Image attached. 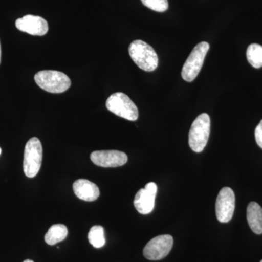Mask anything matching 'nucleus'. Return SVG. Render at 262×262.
<instances>
[{"label": "nucleus", "mask_w": 262, "mask_h": 262, "mask_svg": "<svg viewBox=\"0 0 262 262\" xmlns=\"http://www.w3.org/2000/svg\"><path fill=\"white\" fill-rule=\"evenodd\" d=\"M88 237H89L90 244L92 245L94 248H102L106 244L104 229L101 226L96 225L91 227Z\"/></svg>", "instance_id": "nucleus-16"}, {"label": "nucleus", "mask_w": 262, "mask_h": 262, "mask_svg": "<svg viewBox=\"0 0 262 262\" xmlns=\"http://www.w3.org/2000/svg\"><path fill=\"white\" fill-rule=\"evenodd\" d=\"M1 58H2V50H1V44H0V63H1Z\"/></svg>", "instance_id": "nucleus-19"}, {"label": "nucleus", "mask_w": 262, "mask_h": 262, "mask_svg": "<svg viewBox=\"0 0 262 262\" xmlns=\"http://www.w3.org/2000/svg\"><path fill=\"white\" fill-rule=\"evenodd\" d=\"M211 132V119L203 113L193 122L189 133V145L194 152H201L207 145Z\"/></svg>", "instance_id": "nucleus-3"}, {"label": "nucleus", "mask_w": 262, "mask_h": 262, "mask_svg": "<svg viewBox=\"0 0 262 262\" xmlns=\"http://www.w3.org/2000/svg\"><path fill=\"white\" fill-rule=\"evenodd\" d=\"M91 160L99 167L116 168L127 163V156L125 152L117 150H101L91 153Z\"/></svg>", "instance_id": "nucleus-9"}, {"label": "nucleus", "mask_w": 262, "mask_h": 262, "mask_svg": "<svg viewBox=\"0 0 262 262\" xmlns=\"http://www.w3.org/2000/svg\"><path fill=\"white\" fill-rule=\"evenodd\" d=\"M23 262H34V261H33L32 260L27 259V260H25V261H24Z\"/></svg>", "instance_id": "nucleus-20"}, {"label": "nucleus", "mask_w": 262, "mask_h": 262, "mask_svg": "<svg viewBox=\"0 0 262 262\" xmlns=\"http://www.w3.org/2000/svg\"><path fill=\"white\" fill-rule=\"evenodd\" d=\"M209 48L208 42H202L192 50L182 68V77L184 80L192 82L198 77Z\"/></svg>", "instance_id": "nucleus-6"}, {"label": "nucleus", "mask_w": 262, "mask_h": 262, "mask_svg": "<svg viewBox=\"0 0 262 262\" xmlns=\"http://www.w3.org/2000/svg\"><path fill=\"white\" fill-rule=\"evenodd\" d=\"M255 139L258 145L262 149V120L255 130Z\"/></svg>", "instance_id": "nucleus-18"}, {"label": "nucleus", "mask_w": 262, "mask_h": 262, "mask_svg": "<svg viewBox=\"0 0 262 262\" xmlns=\"http://www.w3.org/2000/svg\"><path fill=\"white\" fill-rule=\"evenodd\" d=\"M260 262H262V260H261V261H260Z\"/></svg>", "instance_id": "nucleus-22"}, {"label": "nucleus", "mask_w": 262, "mask_h": 262, "mask_svg": "<svg viewBox=\"0 0 262 262\" xmlns=\"http://www.w3.org/2000/svg\"><path fill=\"white\" fill-rule=\"evenodd\" d=\"M173 239L170 234L157 236L146 245L144 256L147 259L157 261L168 256L173 248Z\"/></svg>", "instance_id": "nucleus-7"}, {"label": "nucleus", "mask_w": 262, "mask_h": 262, "mask_svg": "<svg viewBox=\"0 0 262 262\" xmlns=\"http://www.w3.org/2000/svg\"><path fill=\"white\" fill-rule=\"evenodd\" d=\"M248 61L256 69L262 67V46L258 44H251L246 52Z\"/></svg>", "instance_id": "nucleus-15"}, {"label": "nucleus", "mask_w": 262, "mask_h": 262, "mask_svg": "<svg viewBox=\"0 0 262 262\" xmlns=\"http://www.w3.org/2000/svg\"><path fill=\"white\" fill-rule=\"evenodd\" d=\"M73 190L79 199L84 201H96L100 195L98 186L87 179H78L75 181L73 184Z\"/></svg>", "instance_id": "nucleus-12"}, {"label": "nucleus", "mask_w": 262, "mask_h": 262, "mask_svg": "<svg viewBox=\"0 0 262 262\" xmlns=\"http://www.w3.org/2000/svg\"><path fill=\"white\" fill-rule=\"evenodd\" d=\"M108 111L130 121H136L139 117V110L130 98L121 92L115 93L106 100Z\"/></svg>", "instance_id": "nucleus-4"}, {"label": "nucleus", "mask_w": 262, "mask_h": 262, "mask_svg": "<svg viewBox=\"0 0 262 262\" xmlns=\"http://www.w3.org/2000/svg\"><path fill=\"white\" fill-rule=\"evenodd\" d=\"M158 192V186L154 182H149L144 189L136 193L134 206L141 214L146 215L152 212L155 208V198Z\"/></svg>", "instance_id": "nucleus-10"}, {"label": "nucleus", "mask_w": 262, "mask_h": 262, "mask_svg": "<svg viewBox=\"0 0 262 262\" xmlns=\"http://www.w3.org/2000/svg\"><path fill=\"white\" fill-rule=\"evenodd\" d=\"M129 55L141 70L153 72L158 67V56L151 46L144 41L137 39L131 42Z\"/></svg>", "instance_id": "nucleus-1"}, {"label": "nucleus", "mask_w": 262, "mask_h": 262, "mask_svg": "<svg viewBox=\"0 0 262 262\" xmlns=\"http://www.w3.org/2000/svg\"><path fill=\"white\" fill-rule=\"evenodd\" d=\"M235 208V195L229 187H224L217 196L215 214L221 223H228L233 216Z\"/></svg>", "instance_id": "nucleus-8"}, {"label": "nucleus", "mask_w": 262, "mask_h": 262, "mask_svg": "<svg viewBox=\"0 0 262 262\" xmlns=\"http://www.w3.org/2000/svg\"><path fill=\"white\" fill-rule=\"evenodd\" d=\"M42 160V146L36 137L29 139L24 149V171L29 178H34L40 170Z\"/></svg>", "instance_id": "nucleus-5"}, {"label": "nucleus", "mask_w": 262, "mask_h": 262, "mask_svg": "<svg viewBox=\"0 0 262 262\" xmlns=\"http://www.w3.org/2000/svg\"><path fill=\"white\" fill-rule=\"evenodd\" d=\"M247 220L249 227L255 234H262V208L257 203L251 202L248 205Z\"/></svg>", "instance_id": "nucleus-13"}, {"label": "nucleus", "mask_w": 262, "mask_h": 262, "mask_svg": "<svg viewBox=\"0 0 262 262\" xmlns=\"http://www.w3.org/2000/svg\"><path fill=\"white\" fill-rule=\"evenodd\" d=\"M15 27L18 30L34 36L46 35L49 29L46 19L33 15H27L17 19Z\"/></svg>", "instance_id": "nucleus-11"}, {"label": "nucleus", "mask_w": 262, "mask_h": 262, "mask_svg": "<svg viewBox=\"0 0 262 262\" xmlns=\"http://www.w3.org/2000/svg\"><path fill=\"white\" fill-rule=\"evenodd\" d=\"M1 153H2V149H1V148H0V155H1Z\"/></svg>", "instance_id": "nucleus-21"}, {"label": "nucleus", "mask_w": 262, "mask_h": 262, "mask_svg": "<svg viewBox=\"0 0 262 262\" xmlns=\"http://www.w3.org/2000/svg\"><path fill=\"white\" fill-rule=\"evenodd\" d=\"M68 235V229L65 225H54L50 227L46 236H45V241L46 244L49 246H54L61 241H64Z\"/></svg>", "instance_id": "nucleus-14"}, {"label": "nucleus", "mask_w": 262, "mask_h": 262, "mask_svg": "<svg viewBox=\"0 0 262 262\" xmlns=\"http://www.w3.org/2000/svg\"><path fill=\"white\" fill-rule=\"evenodd\" d=\"M34 80L40 89L52 94H61L71 86L70 77L58 71H40L34 75Z\"/></svg>", "instance_id": "nucleus-2"}, {"label": "nucleus", "mask_w": 262, "mask_h": 262, "mask_svg": "<svg viewBox=\"0 0 262 262\" xmlns=\"http://www.w3.org/2000/svg\"><path fill=\"white\" fill-rule=\"evenodd\" d=\"M141 1L146 8L160 13L166 11L168 8V0H141Z\"/></svg>", "instance_id": "nucleus-17"}]
</instances>
